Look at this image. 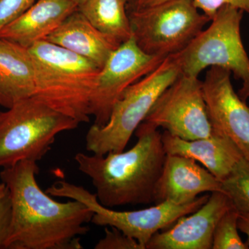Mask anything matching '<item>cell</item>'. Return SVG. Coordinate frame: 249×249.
Wrapping results in <instances>:
<instances>
[{
  "label": "cell",
  "mask_w": 249,
  "mask_h": 249,
  "mask_svg": "<svg viewBox=\"0 0 249 249\" xmlns=\"http://www.w3.org/2000/svg\"><path fill=\"white\" fill-rule=\"evenodd\" d=\"M37 162L22 160L0 172L11 204L6 249H81L93 212L80 201L54 200L39 186Z\"/></svg>",
  "instance_id": "1"
},
{
  "label": "cell",
  "mask_w": 249,
  "mask_h": 249,
  "mask_svg": "<svg viewBox=\"0 0 249 249\" xmlns=\"http://www.w3.org/2000/svg\"><path fill=\"white\" fill-rule=\"evenodd\" d=\"M135 132L137 142L127 151L75 155L78 170L91 179L98 201L106 207L154 202L167 157L162 134L144 122Z\"/></svg>",
  "instance_id": "2"
},
{
  "label": "cell",
  "mask_w": 249,
  "mask_h": 249,
  "mask_svg": "<svg viewBox=\"0 0 249 249\" xmlns=\"http://www.w3.org/2000/svg\"><path fill=\"white\" fill-rule=\"evenodd\" d=\"M36 75V98L80 123H88L101 69L91 60L47 40L28 48Z\"/></svg>",
  "instance_id": "3"
},
{
  "label": "cell",
  "mask_w": 249,
  "mask_h": 249,
  "mask_svg": "<svg viewBox=\"0 0 249 249\" xmlns=\"http://www.w3.org/2000/svg\"><path fill=\"white\" fill-rule=\"evenodd\" d=\"M79 124L35 96L0 111V168L22 160L38 161L48 153L58 134Z\"/></svg>",
  "instance_id": "4"
},
{
  "label": "cell",
  "mask_w": 249,
  "mask_h": 249,
  "mask_svg": "<svg viewBox=\"0 0 249 249\" xmlns=\"http://www.w3.org/2000/svg\"><path fill=\"white\" fill-rule=\"evenodd\" d=\"M181 73L177 59L168 55L155 70L129 87L114 105L107 124L90 127L87 150L99 155L124 151L160 94Z\"/></svg>",
  "instance_id": "5"
},
{
  "label": "cell",
  "mask_w": 249,
  "mask_h": 249,
  "mask_svg": "<svg viewBox=\"0 0 249 249\" xmlns=\"http://www.w3.org/2000/svg\"><path fill=\"white\" fill-rule=\"evenodd\" d=\"M244 11L224 6L211 19V25L202 31L178 53L173 54L181 73L197 77L208 67L229 70L242 87L238 95L244 101L249 98V58L240 34Z\"/></svg>",
  "instance_id": "6"
},
{
  "label": "cell",
  "mask_w": 249,
  "mask_h": 249,
  "mask_svg": "<svg viewBox=\"0 0 249 249\" xmlns=\"http://www.w3.org/2000/svg\"><path fill=\"white\" fill-rule=\"evenodd\" d=\"M46 193L49 196L69 198L80 201L93 212L91 222L100 227H114L125 235L133 237L143 249L147 242L160 230L173 226L179 218L195 212L207 201L209 195L198 196L184 204L164 202L138 211H118L103 206L96 193L92 194L83 186H77L63 179L49 186Z\"/></svg>",
  "instance_id": "7"
},
{
  "label": "cell",
  "mask_w": 249,
  "mask_h": 249,
  "mask_svg": "<svg viewBox=\"0 0 249 249\" xmlns=\"http://www.w3.org/2000/svg\"><path fill=\"white\" fill-rule=\"evenodd\" d=\"M132 36L142 52L167 57L181 52L211 21L193 0H170L129 14Z\"/></svg>",
  "instance_id": "8"
},
{
  "label": "cell",
  "mask_w": 249,
  "mask_h": 249,
  "mask_svg": "<svg viewBox=\"0 0 249 249\" xmlns=\"http://www.w3.org/2000/svg\"><path fill=\"white\" fill-rule=\"evenodd\" d=\"M144 123L184 140L206 138L213 133L197 77L182 73L160 94Z\"/></svg>",
  "instance_id": "9"
},
{
  "label": "cell",
  "mask_w": 249,
  "mask_h": 249,
  "mask_svg": "<svg viewBox=\"0 0 249 249\" xmlns=\"http://www.w3.org/2000/svg\"><path fill=\"white\" fill-rule=\"evenodd\" d=\"M165 58L142 52L133 36L121 44L98 73L90 111L91 116H94V124H107L123 93L155 70Z\"/></svg>",
  "instance_id": "10"
},
{
  "label": "cell",
  "mask_w": 249,
  "mask_h": 249,
  "mask_svg": "<svg viewBox=\"0 0 249 249\" xmlns=\"http://www.w3.org/2000/svg\"><path fill=\"white\" fill-rule=\"evenodd\" d=\"M231 74L210 67L202 82L205 103L213 129L230 139L249 161V107L232 88Z\"/></svg>",
  "instance_id": "11"
},
{
  "label": "cell",
  "mask_w": 249,
  "mask_h": 249,
  "mask_svg": "<svg viewBox=\"0 0 249 249\" xmlns=\"http://www.w3.org/2000/svg\"><path fill=\"white\" fill-rule=\"evenodd\" d=\"M234 207L226 193L214 192L195 212L183 216L173 226L158 232L147 242V249H212L216 225Z\"/></svg>",
  "instance_id": "12"
},
{
  "label": "cell",
  "mask_w": 249,
  "mask_h": 249,
  "mask_svg": "<svg viewBox=\"0 0 249 249\" xmlns=\"http://www.w3.org/2000/svg\"><path fill=\"white\" fill-rule=\"evenodd\" d=\"M208 192L224 193L222 181L193 159L167 155L156 185L154 203L168 201L177 204H187L194 201L201 193Z\"/></svg>",
  "instance_id": "13"
},
{
  "label": "cell",
  "mask_w": 249,
  "mask_h": 249,
  "mask_svg": "<svg viewBox=\"0 0 249 249\" xmlns=\"http://www.w3.org/2000/svg\"><path fill=\"white\" fill-rule=\"evenodd\" d=\"M167 155L189 157L199 162L221 181L231 173L243 156L229 138L215 130L206 138L184 140L167 131L162 134Z\"/></svg>",
  "instance_id": "14"
},
{
  "label": "cell",
  "mask_w": 249,
  "mask_h": 249,
  "mask_svg": "<svg viewBox=\"0 0 249 249\" xmlns=\"http://www.w3.org/2000/svg\"><path fill=\"white\" fill-rule=\"evenodd\" d=\"M73 0H37L26 12L0 31V38L29 48L45 40L78 9Z\"/></svg>",
  "instance_id": "15"
},
{
  "label": "cell",
  "mask_w": 249,
  "mask_h": 249,
  "mask_svg": "<svg viewBox=\"0 0 249 249\" xmlns=\"http://www.w3.org/2000/svg\"><path fill=\"white\" fill-rule=\"evenodd\" d=\"M91 60L100 69L121 44L96 29L79 10L45 39Z\"/></svg>",
  "instance_id": "16"
},
{
  "label": "cell",
  "mask_w": 249,
  "mask_h": 249,
  "mask_svg": "<svg viewBox=\"0 0 249 249\" xmlns=\"http://www.w3.org/2000/svg\"><path fill=\"white\" fill-rule=\"evenodd\" d=\"M36 91L35 65L29 49L0 38V106L9 109Z\"/></svg>",
  "instance_id": "17"
},
{
  "label": "cell",
  "mask_w": 249,
  "mask_h": 249,
  "mask_svg": "<svg viewBox=\"0 0 249 249\" xmlns=\"http://www.w3.org/2000/svg\"><path fill=\"white\" fill-rule=\"evenodd\" d=\"M129 0H85L78 6L80 12L96 29L119 44L132 36L127 13Z\"/></svg>",
  "instance_id": "18"
},
{
  "label": "cell",
  "mask_w": 249,
  "mask_h": 249,
  "mask_svg": "<svg viewBox=\"0 0 249 249\" xmlns=\"http://www.w3.org/2000/svg\"><path fill=\"white\" fill-rule=\"evenodd\" d=\"M223 191L229 196L234 208L249 213V161L242 158L231 173L222 181Z\"/></svg>",
  "instance_id": "19"
},
{
  "label": "cell",
  "mask_w": 249,
  "mask_h": 249,
  "mask_svg": "<svg viewBox=\"0 0 249 249\" xmlns=\"http://www.w3.org/2000/svg\"><path fill=\"white\" fill-rule=\"evenodd\" d=\"M240 212L235 208L229 209L216 225L213 238L212 249H249L239 235Z\"/></svg>",
  "instance_id": "20"
},
{
  "label": "cell",
  "mask_w": 249,
  "mask_h": 249,
  "mask_svg": "<svg viewBox=\"0 0 249 249\" xmlns=\"http://www.w3.org/2000/svg\"><path fill=\"white\" fill-rule=\"evenodd\" d=\"M106 227L105 236L96 245L95 249H143L133 237L114 227Z\"/></svg>",
  "instance_id": "21"
},
{
  "label": "cell",
  "mask_w": 249,
  "mask_h": 249,
  "mask_svg": "<svg viewBox=\"0 0 249 249\" xmlns=\"http://www.w3.org/2000/svg\"><path fill=\"white\" fill-rule=\"evenodd\" d=\"M37 0H0V31L31 7Z\"/></svg>",
  "instance_id": "22"
},
{
  "label": "cell",
  "mask_w": 249,
  "mask_h": 249,
  "mask_svg": "<svg viewBox=\"0 0 249 249\" xmlns=\"http://www.w3.org/2000/svg\"><path fill=\"white\" fill-rule=\"evenodd\" d=\"M196 7L210 19L224 6H231L249 13V0H193Z\"/></svg>",
  "instance_id": "23"
},
{
  "label": "cell",
  "mask_w": 249,
  "mask_h": 249,
  "mask_svg": "<svg viewBox=\"0 0 249 249\" xmlns=\"http://www.w3.org/2000/svg\"><path fill=\"white\" fill-rule=\"evenodd\" d=\"M11 224V199L7 192L0 201V249H6Z\"/></svg>",
  "instance_id": "24"
},
{
  "label": "cell",
  "mask_w": 249,
  "mask_h": 249,
  "mask_svg": "<svg viewBox=\"0 0 249 249\" xmlns=\"http://www.w3.org/2000/svg\"><path fill=\"white\" fill-rule=\"evenodd\" d=\"M238 229L241 232L247 236V241L246 243L249 247V213H240L238 219Z\"/></svg>",
  "instance_id": "25"
},
{
  "label": "cell",
  "mask_w": 249,
  "mask_h": 249,
  "mask_svg": "<svg viewBox=\"0 0 249 249\" xmlns=\"http://www.w3.org/2000/svg\"><path fill=\"white\" fill-rule=\"evenodd\" d=\"M167 1H170V0H137L133 3V9L149 7V6H155Z\"/></svg>",
  "instance_id": "26"
},
{
  "label": "cell",
  "mask_w": 249,
  "mask_h": 249,
  "mask_svg": "<svg viewBox=\"0 0 249 249\" xmlns=\"http://www.w3.org/2000/svg\"><path fill=\"white\" fill-rule=\"evenodd\" d=\"M8 192V188L4 183H0V201L4 197Z\"/></svg>",
  "instance_id": "27"
},
{
  "label": "cell",
  "mask_w": 249,
  "mask_h": 249,
  "mask_svg": "<svg viewBox=\"0 0 249 249\" xmlns=\"http://www.w3.org/2000/svg\"><path fill=\"white\" fill-rule=\"evenodd\" d=\"M73 1H76V2L78 3V4H80V3L83 2V1H84L85 0H73Z\"/></svg>",
  "instance_id": "28"
},
{
  "label": "cell",
  "mask_w": 249,
  "mask_h": 249,
  "mask_svg": "<svg viewBox=\"0 0 249 249\" xmlns=\"http://www.w3.org/2000/svg\"><path fill=\"white\" fill-rule=\"evenodd\" d=\"M136 1H137V0H133V3L135 2Z\"/></svg>",
  "instance_id": "29"
}]
</instances>
